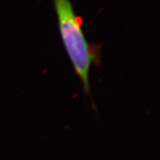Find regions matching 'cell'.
Returning a JSON list of instances; mask_svg holds the SVG:
<instances>
[{
  "label": "cell",
  "instance_id": "cell-1",
  "mask_svg": "<svg viewBox=\"0 0 160 160\" xmlns=\"http://www.w3.org/2000/svg\"><path fill=\"white\" fill-rule=\"evenodd\" d=\"M60 37L73 65L81 80L84 91L91 96L90 71L91 66L100 63V46L90 44L82 28V20L76 14L70 0H53Z\"/></svg>",
  "mask_w": 160,
  "mask_h": 160
}]
</instances>
